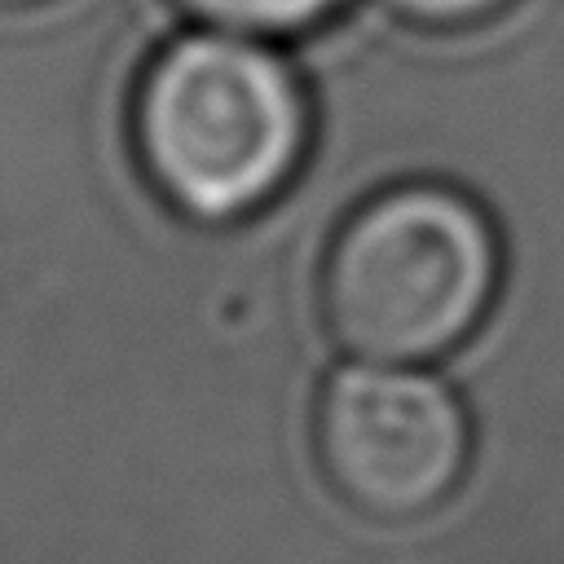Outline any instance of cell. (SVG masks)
Instances as JSON below:
<instances>
[{
	"label": "cell",
	"instance_id": "7a4b0ae2",
	"mask_svg": "<svg viewBox=\"0 0 564 564\" xmlns=\"http://www.w3.org/2000/svg\"><path fill=\"white\" fill-rule=\"evenodd\" d=\"M502 291V234L458 185L397 181L330 234L317 295L326 335L366 361L432 366L463 348Z\"/></svg>",
	"mask_w": 564,
	"mask_h": 564
},
{
	"label": "cell",
	"instance_id": "277c9868",
	"mask_svg": "<svg viewBox=\"0 0 564 564\" xmlns=\"http://www.w3.org/2000/svg\"><path fill=\"white\" fill-rule=\"evenodd\" d=\"M198 26L256 40H291L330 22L348 0H176Z\"/></svg>",
	"mask_w": 564,
	"mask_h": 564
},
{
	"label": "cell",
	"instance_id": "5b68a950",
	"mask_svg": "<svg viewBox=\"0 0 564 564\" xmlns=\"http://www.w3.org/2000/svg\"><path fill=\"white\" fill-rule=\"evenodd\" d=\"M383 4L419 31L449 35V31H471V26L502 18L516 0H383Z\"/></svg>",
	"mask_w": 564,
	"mask_h": 564
},
{
	"label": "cell",
	"instance_id": "6da1fadb",
	"mask_svg": "<svg viewBox=\"0 0 564 564\" xmlns=\"http://www.w3.org/2000/svg\"><path fill=\"white\" fill-rule=\"evenodd\" d=\"M128 128L154 198L189 225L229 229L295 185L313 101L269 40L198 26L145 62Z\"/></svg>",
	"mask_w": 564,
	"mask_h": 564
},
{
	"label": "cell",
	"instance_id": "3957f363",
	"mask_svg": "<svg viewBox=\"0 0 564 564\" xmlns=\"http://www.w3.org/2000/svg\"><path fill=\"white\" fill-rule=\"evenodd\" d=\"M313 458L348 511L414 524L467 480L471 414L427 366L348 357L313 401Z\"/></svg>",
	"mask_w": 564,
	"mask_h": 564
},
{
	"label": "cell",
	"instance_id": "8992f818",
	"mask_svg": "<svg viewBox=\"0 0 564 564\" xmlns=\"http://www.w3.org/2000/svg\"><path fill=\"white\" fill-rule=\"evenodd\" d=\"M35 4H44V0H0V9H35Z\"/></svg>",
	"mask_w": 564,
	"mask_h": 564
}]
</instances>
